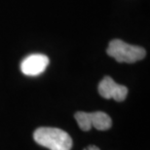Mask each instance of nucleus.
<instances>
[{
	"label": "nucleus",
	"instance_id": "7ed1b4c3",
	"mask_svg": "<svg viewBox=\"0 0 150 150\" xmlns=\"http://www.w3.org/2000/svg\"><path fill=\"white\" fill-rule=\"evenodd\" d=\"M75 119L79 125L80 129L84 132H88L94 127L98 131H106L110 129L112 125L111 118L109 115L103 111H97L92 113L87 112H76Z\"/></svg>",
	"mask_w": 150,
	"mask_h": 150
},
{
	"label": "nucleus",
	"instance_id": "f03ea898",
	"mask_svg": "<svg viewBox=\"0 0 150 150\" xmlns=\"http://www.w3.org/2000/svg\"><path fill=\"white\" fill-rule=\"evenodd\" d=\"M107 55L118 62L134 64L145 58L146 52L142 47L128 44L120 39H113L109 42L106 50Z\"/></svg>",
	"mask_w": 150,
	"mask_h": 150
},
{
	"label": "nucleus",
	"instance_id": "f257e3e1",
	"mask_svg": "<svg viewBox=\"0 0 150 150\" xmlns=\"http://www.w3.org/2000/svg\"><path fill=\"white\" fill-rule=\"evenodd\" d=\"M33 139L39 145L50 150H70L72 147L70 136L58 128H38L34 132Z\"/></svg>",
	"mask_w": 150,
	"mask_h": 150
},
{
	"label": "nucleus",
	"instance_id": "20e7f679",
	"mask_svg": "<svg viewBox=\"0 0 150 150\" xmlns=\"http://www.w3.org/2000/svg\"><path fill=\"white\" fill-rule=\"evenodd\" d=\"M98 93L106 100L113 98L116 101H123L127 98L128 88L124 85L117 84L111 77L105 76L98 84Z\"/></svg>",
	"mask_w": 150,
	"mask_h": 150
},
{
	"label": "nucleus",
	"instance_id": "423d86ee",
	"mask_svg": "<svg viewBox=\"0 0 150 150\" xmlns=\"http://www.w3.org/2000/svg\"><path fill=\"white\" fill-rule=\"evenodd\" d=\"M84 150H100V148H98V146H96V145H89L88 147L85 148Z\"/></svg>",
	"mask_w": 150,
	"mask_h": 150
},
{
	"label": "nucleus",
	"instance_id": "39448f33",
	"mask_svg": "<svg viewBox=\"0 0 150 150\" xmlns=\"http://www.w3.org/2000/svg\"><path fill=\"white\" fill-rule=\"evenodd\" d=\"M49 58L42 54H32L21 62V70L26 76H37L43 73L49 64Z\"/></svg>",
	"mask_w": 150,
	"mask_h": 150
}]
</instances>
